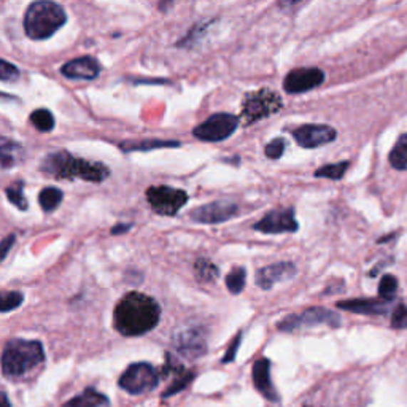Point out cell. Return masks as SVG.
Wrapping results in <instances>:
<instances>
[{"mask_svg":"<svg viewBox=\"0 0 407 407\" xmlns=\"http://www.w3.org/2000/svg\"><path fill=\"white\" fill-rule=\"evenodd\" d=\"M337 307L361 315H385L390 310V301L383 299H349L339 301Z\"/></svg>","mask_w":407,"mask_h":407,"instance_id":"obj_18","label":"cell"},{"mask_svg":"<svg viewBox=\"0 0 407 407\" xmlns=\"http://www.w3.org/2000/svg\"><path fill=\"white\" fill-rule=\"evenodd\" d=\"M29 120L32 123V126L40 130V133H51L54 129V124H56V121H54V115L46 108L34 110Z\"/></svg>","mask_w":407,"mask_h":407,"instance_id":"obj_23","label":"cell"},{"mask_svg":"<svg viewBox=\"0 0 407 407\" xmlns=\"http://www.w3.org/2000/svg\"><path fill=\"white\" fill-rule=\"evenodd\" d=\"M292 134L302 148H319L321 145L334 142L337 137L336 129L326 124H304L292 130Z\"/></svg>","mask_w":407,"mask_h":407,"instance_id":"obj_14","label":"cell"},{"mask_svg":"<svg viewBox=\"0 0 407 407\" xmlns=\"http://www.w3.org/2000/svg\"><path fill=\"white\" fill-rule=\"evenodd\" d=\"M118 383L129 395H142L158 387L160 372L150 363H134L123 372Z\"/></svg>","mask_w":407,"mask_h":407,"instance_id":"obj_6","label":"cell"},{"mask_svg":"<svg viewBox=\"0 0 407 407\" xmlns=\"http://www.w3.org/2000/svg\"><path fill=\"white\" fill-rule=\"evenodd\" d=\"M391 326L395 329L407 328V306L399 304L391 315Z\"/></svg>","mask_w":407,"mask_h":407,"instance_id":"obj_33","label":"cell"},{"mask_svg":"<svg viewBox=\"0 0 407 407\" xmlns=\"http://www.w3.org/2000/svg\"><path fill=\"white\" fill-rule=\"evenodd\" d=\"M239 207L231 201H215L197 207L190 213L191 222L199 225H220L237 215Z\"/></svg>","mask_w":407,"mask_h":407,"instance_id":"obj_12","label":"cell"},{"mask_svg":"<svg viewBox=\"0 0 407 407\" xmlns=\"http://www.w3.org/2000/svg\"><path fill=\"white\" fill-rule=\"evenodd\" d=\"M23 301H24L23 293L5 292V293H2V301H0L2 302V307H0V310H2V314L10 312V310H15L21 304H23Z\"/></svg>","mask_w":407,"mask_h":407,"instance_id":"obj_31","label":"cell"},{"mask_svg":"<svg viewBox=\"0 0 407 407\" xmlns=\"http://www.w3.org/2000/svg\"><path fill=\"white\" fill-rule=\"evenodd\" d=\"M296 274H298V267H296L294 263L282 261V263H275L259 269L257 272V284L259 288L271 289L277 284H282V282L292 280Z\"/></svg>","mask_w":407,"mask_h":407,"instance_id":"obj_15","label":"cell"},{"mask_svg":"<svg viewBox=\"0 0 407 407\" xmlns=\"http://www.w3.org/2000/svg\"><path fill=\"white\" fill-rule=\"evenodd\" d=\"M62 197H64V192L56 188V186H46V188L40 191L38 204L43 212H53L61 205Z\"/></svg>","mask_w":407,"mask_h":407,"instance_id":"obj_22","label":"cell"},{"mask_svg":"<svg viewBox=\"0 0 407 407\" xmlns=\"http://www.w3.org/2000/svg\"><path fill=\"white\" fill-rule=\"evenodd\" d=\"M130 223H123V225H116L112 227V234L113 236H118V234H124V232H128L130 230Z\"/></svg>","mask_w":407,"mask_h":407,"instance_id":"obj_37","label":"cell"},{"mask_svg":"<svg viewBox=\"0 0 407 407\" xmlns=\"http://www.w3.org/2000/svg\"><path fill=\"white\" fill-rule=\"evenodd\" d=\"M45 361V350L38 341L11 339L5 344L2 354V372L5 377L16 378L27 374Z\"/></svg>","mask_w":407,"mask_h":407,"instance_id":"obj_4","label":"cell"},{"mask_svg":"<svg viewBox=\"0 0 407 407\" xmlns=\"http://www.w3.org/2000/svg\"><path fill=\"white\" fill-rule=\"evenodd\" d=\"M240 118L231 113H215L195 128L192 134L202 142H223L239 128Z\"/></svg>","mask_w":407,"mask_h":407,"instance_id":"obj_9","label":"cell"},{"mask_svg":"<svg viewBox=\"0 0 407 407\" xmlns=\"http://www.w3.org/2000/svg\"><path fill=\"white\" fill-rule=\"evenodd\" d=\"M350 163L349 161H342V163H336V164H326L320 168L319 170H315V177L316 178H329V180H341V178L346 175V172L349 169Z\"/></svg>","mask_w":407,"mask_h":407,"instance_id":"obj_25","label":"cell"},{"mask_svg":"<svg viewBox=\"0 0 407 407\" xmlns=\"http://www.w3.org/2000/svg\"><path fill=\"white\" fill-rule=\"evenodd\" d=\"M161 320V307L155 298L139 292L123 296L113 310V326L120 334L137 337L150 333Z\"/></svg>","mask_w":407,"mask_h":407,"instance_id":"obj_1","label":"cell"},{"mask_svg":"<svg viewBox=\"0 0 407 407\" xmlns=\"http://www.w3.org/2000/svg\"><path fill=\"white\" fill-rule=\"evenodd\" d=\"M15 234H10V236H6L4 240H2V250H0V254H2V261L6 258V254H9L10 252V248L13 247V244H15Z\"/></svg>","mask_w":407,"mask_h":407,"instance_id":"obj_36","label":"cell"},{"mask_svg":"<svg viewBox=\"0 0 407 407\" xmlns=\"http://www.w3.org/2000/svg\"><path fill=\"white\" fill-rule=\"evenodd\" d=\"M252 378H253L254 388H257L261 395L267 399V401L279 403L280 396L272 383L271 361H269L267 358H259L258 361H254L253 368H252Z\"/></svg>","mask_w":407,"mask_h":407,"instance_id":"obj_16","label":"cell"},{"mask_svg":"<svg viewBox=\"0 0 407 407\" xmlns=\"http://www.w3.org/2000/svg\"><path fill=\"white\" fill-rule=\"evenodd\" d=\"M195 272H196V277L201 282H213L220 275L218 266H215L212 261L205 259V258L196 261Z\"/></svg>","mask_w":407,"mask_h":407,"instance_id":"obj_28","label":"cell"},{"mask_svg":"<svg viewBox=\"0 0 407 407\" xmlns=\"http://www.w3.org/2000/svg\"><path fill=\"white\" fill-rule=\"evenodd\" d=\"M390 164L396 170H407V134L398 139L390 153Z\"/></svg>","mask_w":407,"mask_h":407,"instance_id":"obj_24","label":"cell"},{"mask_svg":"<svg viewBox=\"0 0 407 407\" xmlns=\"http://www.w3.org/2000/svg\"><path fill=\"white\" fill-rule=\"evenodd\" d=\"M325 81V72L316 67H302L288 72L284 80V89L288 94H302L319 88Z\"/></svg>","mask_w":407,"mask_h":407,"instance_id":"obj_11","label":"cell"},{"mask_svg":"<svg viewBox=\"0 0 407 407\" xmlns=\"http://www.w3.org/2000/svg\"><path fill=\"white\" fill-rule=\"evenodd\" d=\"M61 73L68 80H94L101 73V64L93 56H81L62 66Z\"/></svg>","mask_w":407,"mask_h":407,"instance_id":"obj_17","label":"cell"},{"mask_svg":"<svg viewBox=\"0 0 407 407\" xmlns=\"http://www.w3.org/2000/svg\"><path fill=\"white\" fill-rule=\"evenodd\" d=\"M108 398L102 395L98 390L86 388L80 395L73 396L71 401H67L62 407H107Z\"/></svg>","mask_w":407,"mask_h":407,"instance_id":"obj_19","label":"cell"},{"mask_svg":"<svg viewBox=\"0 0 407 407\" xmlns=\"http://www.w3.org/2000/svg\"><path fill=\"white\" fill-rule=\"evenodd\" d=\"M23 155L24 151L19 143L10 139H2V145H0V160H2L4 169H10L13 165H16L23 160Z\"/></svg>","mask_w":407,"mask_h":407,"instance_id":"obj_20","label":"cell"},{"mask_svg":"<svg viewBox=\"0 0 407 407\" xmlns=\"http://www.w3.org/2000/svg\"><path fill=\"white\" fill-rule=\"evenodd\" d=\"M175 350L185 358L196 360L207 354V337L202 328L190 326L178 331L174 337Z\"/></svg>","mask_w":407,"mask_h":407,"instance_id":"obj_13","label":"cell"},{"mask_svg":"<svg viewBox=\"0 0 407 407\" xmlns=\"http://www.w3.org/2000/svg\"><path fill=\"white\" fill-rule=\"evenodd\" d=\"M287 148V142L284 139H274L272 142H269L264 148V155L269 160H279V158L284 156Z\"/></svg>","mask_w":407,"mask_h":407,"instance_id":"obj_32","label":"cell"},{"mask_svg":"<svg viewBox=\"0 0 407 407\" xmlns=\"http://www.w3.org/2000/svg\"><path fill=\"white\" fill-rule=\"evenodd\" d=\"M341 323H342L341 316L336 312H333V310L325 309V307H310L304 310L302 314L288 315L285 320H282L279 323V329L285 331V333H289V331L319 326V325L339 328Z\"/></svg>","mask_w":407,"mask_h":407,"instance_id":"obj_8","label":"cell"},{"mask_svg":"<svg viewBox=\"0 0 407 407\" xmlns=\"http://www.w3.org/2000/svg\"><path fill=\"white\" fill-rule=\"evenodd\" d=\"M40 169L43 174L50 175L56 180H80L101 183L110 175V169L102 163H93L73 158L68 151H56L45 156Z\"/></svg>","mask_w":407,"mask_h":407,"instance_id":"obj_2","label":"cell"},{"mask_svg":"<svg viewBox=\"0 0 407 407\" xmlns=\"http://www.w3.org/2000/svg\"><path fill=\"white\" fill-rule=\"evenodd\" d=\"M293 207H285V209H275L254 223L253 230L264 232V234H285V232H296L298 231V222L294 217Z\"/></svg>","mask_w":407,"mask_h":407,"instance_id":"obj_10","label":"cell"},{"mask_svg":"<svg viewBox=\"0 0 407 407\" xmlns=\"http://www.w3.org/2000/svg\"><path fill=\"white\" fill-rule=\"evenodd\" d=\"M19 77V71L16 66L10 64L9 61H2L0 62V78L2 81H13V80H18Z\"/></svg>","mask_w":407,"mask_h":407,"instance_id":"obj_34","label":"cell"},{"mask_svg":"<svg viewBox=\"0 0 407 407\" xmlns=\"http://www.w3.org/2000/svg\"><path fill=\"white\" fill-rule=\"evenodd\" d=\"M192 378H195V372H191V371H182L180 374H177L175 376V381L170 383V387L165 390L163 393V398H170V396H174L177 395V393H180L183 391L188 385L192 382Z\"/></svg>","mask_w":407,"mask_h":407,"instance_id":"obj_29","label":"cell"},{"mask_svg":"<svg viewBox=\"0 0 407 407\" xmlns=\"http://www.w3.org/2000/svg\"><path fill=\"white\" fill-rule=\"evenodd\" d=\"M67 23V13L56 2L38 0L27 6L24 15V32L32 40H46Z\"/></svg>","mask_w":407,"mask_h":407,"instance_id":"obj_3","label":"cell"},{"mask_svg":"<svg viewBox=\"0 0 407 407\" xmlns=\"http://www.w3.org/2000/svg\"><path fill=\"white\" fill-rule=\"evenodd\" d=\"M240 339H242V333H239L237 336H236V339L232 341V344H231V347L227 349V351H226V355L223 356V363H231V361H234V358H236V354H237V349H239V346H240Z\"/></svg>","mask_w":407,"mask_h":407,"instance_id":"obj_35","label":"cell"},{"mask_svg":"<svg viewBox=\"0 0 407 407\" xmlns=\"http://www.w3.org/2000/svg\"><path fill=\"white\" fill-rule=\"evenodd\" d=\"M180 147V142L175 140H142V142H126L120 143V148L124 153H130V151H148L156 148H177Z\"/></svg>","mask_w":407,"mask_h":407,"instance_id":"obj_21","label":"cell"},{"mask_svg":"<svg viewBox=\"0 0 407 407\" xmlns=\"http://www.w3.org/2000/svg\"><path fill=\"white\" fill-rule=\"evenodd\" d=\"M147 201L158 215L174 217L188 202V195L183 190L172 186H150L147 190Z\"/></svg>","mask_w":407,"mask_h":407,"instance_id":"obj_7","label":"cell"},{"mask_svg":"<svg viewBox=\"0 0 407 407\" xmlns=\"http://www.w3.org/2000/svg\"><path fill=\"white\" fill-rule=\"evenodd\" d=\"M23 188H24V183L18 180V182L6 186L5 195H6V199L10 201V204L18 207L19 210H27L29 204H27V199L23 195Z\"/></svg>","mask_w":407,"mask_h":407,"instance_id":"obj_27","label":"cell"},{"mask_svg":"<svg viewBox=\"0 0 407 407\" xmlns=\"http://www.w3.org/2000/svg\"><path fill=\"white\" fill-rule=\"evenodd\" d=\"M282 107H284V102L280 96L271 89L263 88L257 93L247 94L242 105V116L245 124H252L274 115Z\"/></svg>","mask_w":407,"mask_h":407,"instance_id":"obj_5","label":"cell"},{"mask_svg":"<svg viewBox=\"0 0 407 407\" xmlns=\"http://www.w3.org/2000/svg\"><path fill=\"white\" fill-rule=\"evenodd\" d=\"M2 407H11L10 399H9V396H6V393H4L2 395Z\"/></svg>","mask_w":407,"mask_h":407,"instance_id":"obj_38","label":"cell"},{"mask_svg":"<svg viewBox=\"0 0 407 407\" xmlns=\"http://www.w3.org/2000/svg\"><path fill=\"white\" fill-rule=\"evenodd\" d=\"M245 282H247L245 267L237 266V267H234L230 274H227L226 288L230 289L232 294H240L245 288Z\"/></svg>","mask_w":407,"mask_h":407,"instance_id":"obj_26","label":"cell"},{"mask_svg":"<svg viewBox=\"0 0 407 407\" xmlns=\"http://www.w3.org/2000/svg\"><path fill=\"white\" fill-rule=\"evenodd\" d=\"M398 292V280L395 275H383L381 284H378V296L383 301H391Z\"/></svg>","mask_w":407,"mask_h":407,"instance_id":"obj_30","label":"cell"}]
</instances>
